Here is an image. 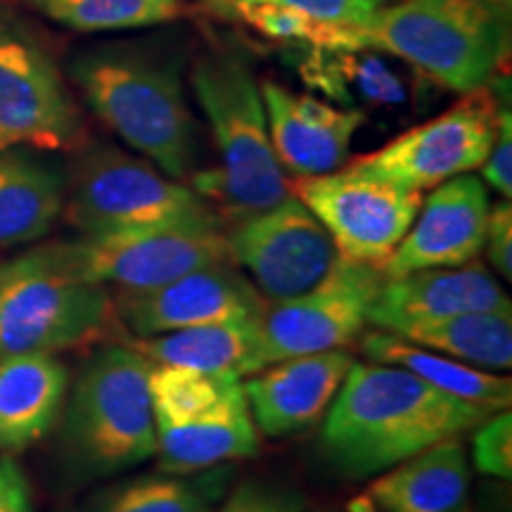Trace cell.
Instances as JSON below:
<instances>
[{"label": "cell", "mask_w": 512, "mask_h": 512, "mask_svg": "<svg viewBox=\"0 0 512 512\" xmlns=\"http://www.w3.org/2000/svg\"><path fill=\"white\" fill-rule=\"evenodd\" d=\"M361 349L373 363L396 366L406 373L420 377L439 392L456 399L477 403L489 411H505L512 401V382L489 370L467 366L456 358H448L437 351L418 347L394 332L373 330L361 339Z\"/></svg>", "instance_id": "603a6c76"}, {"label": "cell", "mask_w": 512, "mask_h": 512, "mask_svg": "<svg viewBox=\"0 0 512 512\" xmlns=\"http://www.w3.org/2000/svg\"><path fill=\"white\" fill-rule=\"evenodd\" d=\"M354 366L344 349L285 358L242 380L256 430L266 437H290L325 418Z\"/></svg>", "instance_id": "ac0fdd59"}, {"label": "cell", "mask_w": 512, "mask_h": 512, "mask_svg": "<svg viewBox=\"0 0 512 512\" xmlns=\"http://www.w3.org/2000/svg\"><path fill=\"white\" fill-rule=\"evenodd\" d=\"M214 3H226V0H214Z\"/></svg>", "instance_id": "e575fe53"}, {"label": "cell", "mask_w": 512, "mask_h": 512, "mask_svg": "<svg viewBox=\"0 0 512 512\" xmlns=\"http://www.w3.org/2000/svg\"><path fill=\"white\" fill-rule=\"evenodd\" d=\"M484 249L489 256L491 266L505 280H512V207L510 200L498 202L489 209V221H486Z\"/></svg>", "instance_id": "d6a6232c"}, {"label": "cell", "mask_w": 512, "mask_h": 512, "mask_svg": "<svg viewBox=\"0 0 512 512\" xmlns=\"http://www.w3.org/2000/svg\"><path fill=\"white\" fill-rule=\"evenodd\" d=\"M316 50L382 53L453 93L494 79L510 48L501 0H392L354 27H318Z\"/></svg>", "instance_id": "7a4b0ae2"}, {"label": "cell", "mask_w": 512, "mask_h": 512, "mask_svg": "<svg viewBox=\"0 0 512 512\" xmlns=\"http://www.w3.org/2000/svg\"><path fill=\"white\" fill-rule=\"evenodd\" d=\"M81 140V110L55 55L27 19L0 0V152H64Z\"/></svg>", "instance_id": "ba28073f"}, {"label": "cell", "mask_w": 512, "mask_h": 512, "mask_svg": "<svg viewBox=\"0 0 512 512\" xmlns=\"http://www.w3.org/2000/svg\"><path fill=\"white\" fill-rule=\"evenodd\" d=\"M230 10L238 15L242 22H247L249 27L259 31L268 38H278V41H297L313 46L316 41V31L320 24L311 22L299 12H294L285 5H273V3H228Z\"/></svg>", "instance_id": "f1b7e54d"}, {"label": "cell", "mask_w": 512, "mask_h": 512, "mask_svg": "<svg viewBox=\"0 0 512 512\" xmlns=\"http://www.w3.org/2000/svg\"><path fill=\"white\" fill-rule=\"evenodd\" d=\"M226 247L230 261L247 273L266 304L309 292L339 259L328 230L294 192L235 221L226 233Z\"/></svg>", "instance_id": "8fae6325"}, {"label": "cell", "mask_w": 512, "mask_h": 512, "mask_svg": "<svg viewBox=\"0 0 512 512\" xmlns=\"http://www.w3.org/2000/svg\"><path fill=\"white\" fill-rule=\"evenodd\" d=\"M491 413L396 366L354 361L325 413L320 451L339 475L377 477L439 441L460 439Z\"/></svg>", "instance_id": "6da1fadb"}, {"label": "cell", "mask_w": 512, "mask_h": 512, "mask_svg": "<svg viewBox=\"0 0 512 512\" xmlns=\"http://www.w3.org/2000/svg\"><path fill=\"white\" fill-rule=\"evenodd\" d=\"M0 512H34L27 475L15 458H0Z\"/></svg>", "instance_id": "836d02e7"}, {"label": "cell", "mask_w": 512, "mask_h": 512, "mask_svg": "<svg viewBox=\"0 0 512 512\" xmlns=\"http://www.w3.org/2000/svg\"><path fill=\"white\" fill-rule=\"evenodd\" d=\"M472 463L482 475L512 477V415L510 408L491 413L472 434Z\"/></svg>", "instance_id": "83f0119b"}, {"label": "cell", "mask_w": 512, "mask_h": 512, "mask_svg": "<svg viewBox=\"0 0 512 512\" xmlns=\"http://www.w3.org/2000/svg\"><path fill=\"white\" fill-rule=\"evenodd\" d=\"M81 278L124 292L152 290L195 268L228 261L221 226H159L62 242Z\"/></svg>", "instance_id": "7c38bea8"}, {"label": "cell", "mask_w": 512, "mask_h": 512, "mask_svg": "<svg viewBox=\"0 0 512 512\" xmlns=\"http://www.w3.org/2000/svg\"><path fill=\"white\" fill-rule=\"evenodd\" d=\"M36 15L60 27L93 31L147 29L174 22L185 12L183 0H24Z\"/></svg>", "instance_id": "4316f807"}, {"label": "cell", "mask_w": 512, "mask_h": 512, "mask_svg": "<svg viewBox=\"0 0 512 512\" xmlns=\"http://www.w3.org/2000/svg\"><path fill=\"white\" fill-rule=\"evenodd\" d=\"M64 219L81 235L159 226H221L202 195L114 145L83 150L67 178Z\"/></svg>", "instance_id": "52a82bcc"}, {"label": "cell", "mask_w": 512, "mask_h": 512, "mask_svg": "<svg viewBox=\"0 0 512 512\" xmlns=\"http://www.w3.org/2000/svg\"><path fill=\"white\" fill-rule=\"evenodd\" d=\"M256 344H259V316L133 339L131 347L152 366L188 368L200 373H238L247 377L252 373Z\"/></svg>", "instance_id": "cb8c5ba5"}, {"label": "cell", "mask_w": 512, "mask_h": 512, "mask_svg": "<svg viewBox=\"0 0 512 512\" xmlns=\"http://www.w3.org/2000/svg\"><path fill=\"white\" fill-rule=\"evenodd\" d=\"M114 323L110 287L81 278L62 242L0 261V358L55 356L100 342Z\"/></svg>", "instance_id": "8992f818"}, {"label": "cell", "mask_w": 512, "mask_h": 512, "mask_svg": "<svg viewBox=\"0 0 512 512\" xmlns=\"http://www.w3.org/2000/svg\"><path fill=\"white\" fill-rule=\"evenodd\" d=\"M69 373L53 354L0 358V458L38 444L60 420Z\"/></svg>", "instance_id": "44dd1931"}, {"label": "cell", "mask_w": 512, "mask_h": 512, "mask_svg": "<svg viewBox=\"0 0 512 512\" xmlns=\"http://www.w3.org/2000/svg\"><path fill=\"white\" fill-rule=\"evenodd\" d=\"M67 178L41 150L0 152V254L46 238L64 214Z\"/></svg>", "instance_id": "7402d4cb"}, {"label": "cell", "mask_w": 512, "mask_h": 512, "mask_svg": "<svg viewBox=\"0 0 512 512\" xmlns=\"http://www.w3.org/2000/svg\"><path fill=\"white\" fill-rule=\"evenodd\" d=\"M384 278L382 268L339 256L332 271L309 292L266 304L259 316L252 373L285 358L349 347L366 330L370 306Z\"/></svg>", "instance_id": "30bf717a"}, {"label": "cell", "mask_w": 512, "mask_h": 512, "mask_svg": "<svg viewBox=\"0 0 512 512\" xmlns=\"http://www.w3.org/2000/svg\"><path fill=\"white\" fill-rule=\"evenodd\" d=\"M271 145L285 174L297 178L339 171L349 159L351 140L366 124L354 107H335L313 95H294L275 81L261 83Z\"/></svg>", "instance_id": "2e32d148"}, {"label": "cell", "mask_w": 512, "mask_h": 512, "mask_svg": "<svg viewBox=\"0 0 512 512\" xmlns=\"http://www.w3.org/2000/svg\"><path fill=\"white\" fill-rule=\"evenodd\" d=\"M363 512H467L470 463L460 439L439 441L377 475Z\"/></svg>", "instance_id": "ffe728a7"}, {"label": "cell", "mask_w": 512, "mask_h": 512, "mask_svg": "<svg viewBox=\"0 0 512 512\" xmlns=\"http://www.w3.org/2000/svg\"><path fill=\"white\" fill-rule=\"evenodd\" d=\"M226 3L285 5L320 27H354L392 0H226Z\"/></svg>", "instance_id": "f546056e"}, {"label": "cell", "mask_w": 512, "mask_h": 512, "mask_svg": "<svg viewBox=\"0 0 512 512\" xmlns=\"http://www.w3.org/2000/svg\"><path fill=\"white\" fill-rule=\"evenodd\" d=\"M230 479L233 470L228 465L190 475L159 470L105 486L76 512H216Z\"/></svg>", "instance_id": "d4e9b609"}, {"label": "cell", "mask_w": 512, "mask_h": 512, "mask_svg": "<svg viewBox=\"0 0 512 512\" xmlns=\"http://www.w3.org/2000/svg\"><path fill=\"white\" fill-rule=\"evenodd\" d=\"M91 112L128 147L181 181L197 162V121L178 69L140 48L105 46L72 62Z\"/></svg>", "instance_id": "3957f363"}, {"label": "cell", "mask_w": 512, "mask_h": 512, "mask_svg": "<svg viewBox=\"0 0 512 512\" xmlns=\"http://www.w3.org/2000/svg\"><path fill=\"white\" fill-rule=\"evenodd\" d=\"M216 512H304L302 498L283 486L245 482L223 496Z\"/></svg>", "instance_id": "4dcf8cb0"}, {"label": "cell", "mask_w": 512, "mask_h": 512, "mask_svg": "<svg viewBox=\"0 0 512 512\" xmlns=\"http://www.w3.org/2000/svg\"><path fill=\"white\" fill-rule=\"evenodd\" d=\"M498 98L491 88L465 93L456 105L401 133L380 150L358 157L347 169L358 176L425 192L451 178L472 174L489 157L496 136Z\"/></svg>", "instance_id": "9c48e42d"}, {"label": "cell", "mask_w": 512, "mask_h": 512, "mask_svg": "<svg viewBox=\"0 0 512 512\" xmlns=\"http://www.w3.org/2000/svg\"><path fill=\"white\" fill-rule=\"evenodd\" d=\"M399 337L489 373L512 368V311L460 313L415 325Z\"/></svg>", "instance_id": "484cf974"}, {"label": "cell", "mask_w": 512, "mask_h": 512, "mask_svg": "<svg viewBox=\"0 0 512 512\" xmlns=\"http://www.w3.org/2000/svg\"><path fill=\"white\" fill-rule=\"evenodd\" d=\"M192 88L221 166L195 178L197 195L219 200L235 221L283 202L292 188L268 133L261 86L245 57L235 50H211L192 67Z\"/></svg>", "instance_id": "277c9868"}, {"label": "cell", "mask_w": 512, "mask_h": 512, "mask_svg": "<svg viewBox=\"0 0 512 512\" xmlns=\"http://www.w3.org/2000/svg\"><path fill=\"white\" fill-rule=\"evenodd\" d=\"M294 195L328 230L342 259L382 268L418 216L422 195L349 169L297 178Z\"/></svg>", "instance_id": "4fadbf2b"}, {"label": "cell", "mask_w": 512, "mask_h": 512, "mask_svg": "<svg viewBox=\"0 0 512 512\" xmlns=\"http://www.w3.org/2000/svg\"><path fill=\"white\" fill-rule=\"evenodd\" d=\"M482 181L494 188L505 200L512 197V114H510V98L505 102L498 98L496 112V136L491 145L489 157L484 159Z\"/></svg>", "instance_id": "1f68e13d"}, {"label": "cell", "mask_w": 512, "mask_h": 512, "mask_svg": "<svg viewBox=\"0 0 512 512\" xmlns=\"http://www.w3.org/2000/svg\"><path fill=\"white\" fill-rule=\"evenodd\" d=\"M159 470L190 475L259 451V430L249 413L242 380L188 418L155 427Z\"/></svg>", "instance_id": "d6986e66"}, {"label": "cell", "mask_w": 512, "mask_h": 512, "mask_svg": "<svg viewBox=\"0 0 512 512\" xmlns=\"http://www.w3.org/2000/svg\"><path fill=\"white\" fill-rule=\"evenodd\" d=\"M264 309L266 299L230 259L195 268L152 290H119L114 297V318L136 339L256 318Z\"/></svg>", "instance_id": "5bb4252c"}, {"label": "cell", "mask_w": 512, "mask_h": 512, "mask_svg": "<svg viewBox=\"0 0 512 512\" xmlns=\"http://www.w3.org/2000/svg\"><path fill=\"white\" fill-rule=\"evenodd\" d=\"M489 190L482 178L463 174L432 188L418 216L384 261L387 278L427 268H453L475 261L484 252L489 221Z\"/></svg>", "instance_id": "9a60e30c"}, {"label": "cell", "mask_w": 512, "mask_h": 512, "mask_svg": "<svg viewBox=\"0 0 512 512\" xmlns=\"http://www.w3.org/2000/svg\"><path fill=\"white\" fill-rule=\"evenodd\" d=\"M489 311H512V304L501 283L475 259L463 266L384 278L370 306L368 325L401 335L432 320Z\"/></svg>", "instance_id": "e0dca14e"}, {"label": "cell", "mask_w": 512, "mask_h": 512, "mask_svg": "<svg viewBox=\"0 0 512 512\" xmlns=\"http://www.w3.org/2000/svg\"><path fill=\"white\" fill-rule=\"evenodd\" d=\"M147 373L131 344L102 347L83 363L60 413V460L74 479L112 477L155 456Z\"/></svg>", "instance_id": "5b68a950"}]
</instances>
